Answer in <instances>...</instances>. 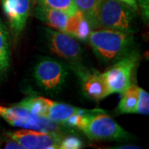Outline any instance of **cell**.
Segmentation results:
<instances>
[{
    "instance_id": "1",
    "label": "cell",
    "mask_w": 149,
    "mask_h": 149,
    "mask_svg": "<svg viewBox=\"0 0 149 149\" xmlns=\"http://www.w3.org/2000/svg\"><path fill=\"white\" fill-rule=\"evenodd\" d=\"M92 50L104 62H114L130 52L133 46L132 32L98 28L88 38Z\"/></svg>"
},
{
    "instance_id": "2",
    "label": "cell",
    "mask_w": 149,
    "mask_h": 149,
    "mask_svg": "<svg viewBox=\"0 0 149 149\" xmlns=\"http://www.w3.org/2000/svg\"><path fill=\"white\" fill-rule=\"evenodd\" d=\"M0 117L14 127L63 134L67 131L63 124L36 115L18 104L11 107L0 105Z\"/></svg>"
},
{
    "instance_id": "3",
    "label": "cell",
    "mask_w": 149,
    "mask_h": 149,
    "mask_svg": "<svg viewBox=\"0 0 149 149\" xmlns=\"http://www.w3.org/2000/svg\"><path fill=\"white\" fill-rule=\"evenodd\" d=\"M133 10L119 0H103L98 12L95 29L105 28L132 32Z\"/></svg>"
},
{
    "instance_id": "4",
    "label": "cell",
    "mask_w": 149,
    "mask_h": 149,
    "mask_svg": "<svg viewBox=\"0 0 149 149\" xmlns=\"http://www.w3.org/2000/svg\"><path fill=\"white\" fill-rule=\"evenodd\" d=\"M95 110L88 114L85 124L80 129L91 140L104 141L127 139L129 134L110 116Z\"/></svg>"
},
{
    "instance_id": "5",
    "label": "cell",
    "mask_w": 149,
    "mask_h": 149,
    "mask_svg": "<svg viewBox=\"0 0 149 149\" xmlns=\"http://www.w3.org/2000/svg\"><path fill=\"white\" fill-rule=\"evenodd\" d=\"M139 55L129 52L103 73L110 94H122L131 85L134 69L138 65Z\"/></svg>"
},
{
    "instance_id": "6",
    "label": "cell",
    "mask_w": 149,
    "mask_h": 149,
    "mask_svg": "<svg viewBox=\"0 0 149 149\" xmlns=\"http://www.w3.org/2000/svg\"><path fill=\"white\" fill-rule=\"evenodd\" d=\"M7 135L16 140L24 149L59 148L61 140L64 136L63 133L38 131L26 128L8 133Z\"/></svg>"
},
{
    "instance_id": "7",
    "label": "cell",
    "mask_w": 149,
    "mask_h": 149,
    "mask_svg": "<svg viewBox=\"0 0 149 149\" xmlns=\"http://www.w3.org/2000/svg\"><path fill=\"white\" fill-rule=\"evenodd\" d=\"M34 76L43 89L48 91H56L65 83L67 70L58 61L52 59H44L36 65Z\"/></svg>"
},
{
    "instance_id": "8",
    "label": "cell",
    "mask_w": 149,
    "mask_h": 149,
    "mask_svg": "<svg viewBox=\"0 0 149 149\" xmlns=\"http://www.w3.org/2000/svg\"><path fill=\"white\" fill-rule=\"evenodd\" d=\"M47 32L48 47L53 53L71 63L80 61L82 49L76 38L59 31L47 30Z\"/></svg>"
},
{
    "instance_id": "9",
    "label": "cell",
    "mask_w": 149,
    "mask_h": 149,
    "mask_svg": "<svg viewBox=\"0 0 149 149\" xmlns=\"http://www.w3.org/2000/svg\"><path fill=\"white\" fill-rule=\"evenodd\" d=\"M2 7L13 32L20 34L29 16L31 0H2Z\"/></svg>"
},
{
    "instance_id": "10",
    "label": "cell",
    "mask_w": 149,
    "mask_h": 149,
    "mask_svg": "<svg viewBox=\"0 0 149 149\" xmlns=\"http://www.w3.org/2000/svg\"><path fill=\"white\" fill-rule=\"evenodd\" d=\"M81 74L83 91L89 98L94 100H101L110 95L103 73L88 72Z\"/></svg>"
},
{
    "instance_id": "11",
    "label": "cell",
    "mask_w": 149,
    "mask_h": 149,
    "mask_svg": "<svg viewBox=\"0 0 149 149\" xmlns=\"http://www.w3.org/2000/svg\"><path fill=\"white\" fill-rule=\"evenodd\" d=\"M36 16L49 27H53L56 31L65 32L69 14L63 11L37 5L35 11Z\"/></svg>"
},
{
    "instance_id": "12",
    "label": "cell",
    "mask_w": 149,
    "mask_h": 149,
    "mask_svg": "<svg viewBox=\"0 0 149 149\" xmlns=\"http://www.w3.org/2000/svg\"><path fill=\"white\" fill-rule=\"evenodd\" d=\"M87 111L88 109H82L80 108H76L62 103H57L49 100L45 118L65 126L66 122L74 114L82 113Z\"/></svg>"
},
{
    "instance_id": "13",
    "label": "cell",
    "mask_w": 149,
    "mask_h": 149,
    "mask_svg": "<svg viewBox=\"0 0 149 149\" xmlns=\"http://www.w3.org/2000/svg\"><path fill=\"white\" fill-rule=\"evenodd\" d=\"M92 30L91 23L79 10L69 16L65 33H68L77 40L87 41Z\"/></svg>"
},
{
    "instance_id": "14",
    "label": "cell",
    "mask_w": 149,
    "mask_h": 149,
    "mask_svg": "<svg viewBox=\"0 0 149 149\" xmlns=\"http://www.w3.org/2000/svg\"><path fill=\"white\" fill-rule=\"evenodd\" d=\"M139 87L131 85L123 92L122 97L118 104V110L121 113H134L139 98Z\"/></svg>"
},
{
    "instance_id": "15",
    "label": "cell",
    "mask_w": 149,
    "mask_h": 149,
    "mask_svg": "<svg viewBox=\"0 0 149 149\" xmlns=\"http://www.w3.org/2000/svg\"><path fill=\"white\" fill-rule=\"evenodd\" d=\"M77 9L87 18L92 29H95V22L98 12L103 0H74Z\"/></svg>"
},
{
    "instance_id": "16",
    "label": "cell",
    "mask_w": 149,
    "mask_h": 149,
    "mask_svg": "<svg viewBox=\"0 0 149 149\" xmlns=\"http://www.w3.org/2000/svg\"><path fill=\"white\" fill-rule=\"evenodd\" d=\"M10 65V49L8 35L4 25L0 22V77L8 70Z\"/></svg>"
},
{
    "instance_id": "17",
    "label": "cell",
    "mask_w": 149,
    "mask_h": 149,
    "mask_svg": "<svg viewBox=\"0 0 149 149\" xmlns=\"http://www.w3.org/2000/svg\"><path fill=\"white\" fill-rule=\"evenodd\" d=\"M48 101L49 100L44 97H29L17 104L27 109L36 115L45 118Z\"/></svg>"
},
{
    "instance_id": "18",
    "label": "cell",
    "mask_w": 149,
    "mask_h": 149,
    "mask_svg": "<svg viewBox=\"0 0 149 149\" xmlns=\"http://www.w3.org/2000/svg\"><path fill=\"white\" fill-rule=\"evenodd\" d=\"M37 3L39 5L63 11L69 15L78 10L74 0H37Z\"/></svg>"
},
{
    "instance_id": "19",
    "label": "cell",
    "mask_w": 149,
    "mask_h": 149,
    "mask_svg": "<svg viewBox=\"0 0 149 149\" xmlns=\"http://www.w3.org/2000/svg\"><path fill=\"white\" fill-rule=\"evenodd\" d=\"M134 113L144 115L149 113V94L142 88H139V98Z\"/></svg>"
},
{
    "instance_id": "20",
    "label": "cell",
    "mask_w": 149,
    "mask_h": 149,
    "mask_svg": "<svg viewBox=\"0 0 149 149\" xmlns=\"http://www.w3.org/2000/svg\"><path fill=\"white\" fill-rule=\"evenodd\" d=\"M83 147V143L75 136H63L60 143V149H79Z\"/></svg>"
},
{
    "instance_id": "21",
    "label": "cell",
    "mask_w": 149,
    "mask_h": 149,
    "mask_svg": "<svg viewBox=\"0 0 149 149\" xmlns=\"http://www.w3.org/2000/svg\"><path fill=\"white\" fill-rule=\"evenodd\" d=\"M6 136H7V138L1 139V143H0V145H2L4 148L24 149L21 144L19 143H17L16 140H14L13 139L10 138V137L8 136L7 134H6Z\"/></svg>"
},
{
    "instance_id": "22",
    "label": "cell",
    "mask_w": 149,
    "mask_h": 149,
    "mask_svg": "<svg viewBox=\"0 0 149 149\" xmlns=\"http://www.w3.org/2000/svg\"><path fill=\"white\" fill-rule=\"evenodd\" d=\"M139 7L143 13V17L145 21L148 20V0H139Z\"/></svg>"
},
{
    "instance_id": "23",
    "label": "cell",
    "mask_w": 149,
    "mask_h": 149,
    "mask_svg": "<svg viewBox=\"0 0 149 149\" xmlns=\"http://www.w3.org/2000/svg\"><path fill=\"white\" fill-rule=\"evenodd\" d=\"M123 2V3H125L126 5H128L129 8H131L133 11H136L138 9V3H137V0H119Z\"/></svg>"
}]
</instances>
